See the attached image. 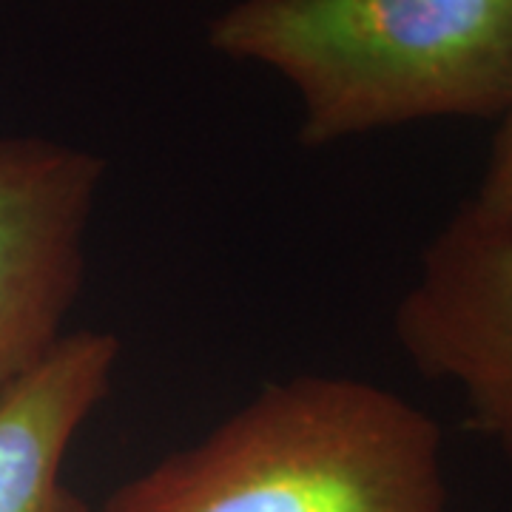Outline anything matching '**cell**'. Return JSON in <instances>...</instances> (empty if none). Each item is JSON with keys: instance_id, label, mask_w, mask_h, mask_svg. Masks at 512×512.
I'll return each mask as SVG.
<instances>
[{"instance_id": "5", "label": "cell", "mask_w": 512, "mask_h": 512, "mask_svg": "<svg viewBox=\"0 0 512 512\" xmlns=\"http://www.w3.org/2000/svg\"><path fill=\"white\" fill-rule=\"evenodd\" d=\"M117 359L114 333L74 330L0 399V512H89L63 484V461L106 399Z\"/></svg>"}, {"instance_id": "6", "label": "cell", "mask_w": 512, "mask_h": 512, "mask_svg": "<svg viewBox=\"0 0 512 512\" xmlns=\"http://www.w3.org/2000/svg\"><path fill=\"white\" fill-rule=\"evenodd\" d=\"M464 205L487 228L512 234V109L501 117L481 183Z\"/></svg>"}, {"instance_id": "3", "label": "cell", "mask_w": 512, "mask_h": 512, "mask_svg": "<svg viewBox=\"0 0 512 512\" xmlns=\"http://www.w3.org/2000/svg\"><path fill=\"white\" fill-rule=\"evenodd\" d=\"M103 177L106 160L92 151L0 140V399L66 336Z\"/></svg>"}, {"instance_id": "4", "label": "cell", "mask_w": 512, "mask_h": 512, "mask_svg": "<svg viewBox=\"0 0 512 512\" xmlns=\"http://www.w3.org/2000/svg\"><path fill=\"white\" fill-rule=\"evenodd\" d=\"M393 333L421 376L456 387L470 427L512 464V234L461 202L424 248Z\"/></svg>"}, {"instance_id": "1", "label": "cell", "mask_w": 512, "mask_h": 512, "mask_svg": "<svg viewBox=\"0 0 512 512\" xmlns=\"http://www.w3.org/2000/svg\"><path fill=\"white\" fill-rule=\"evenodd\" d=\"M441 427L348 376L268 384L100 512H447Z\"/></svg>"}, {"instance_id": "2", "label": "cell", "mask_w": 512, "mask_h": 512, "mask_svg": "<svg viewBox=\"0 0 512 512\" xmlns=\"http://www.w3.org/2000/svg\"><path fill=\"white\" fill-rule=\"evenodd\" d=\"M208 43L291 83L311 148L512 109V0H239Z\"/></svg>"}]
</instances>
